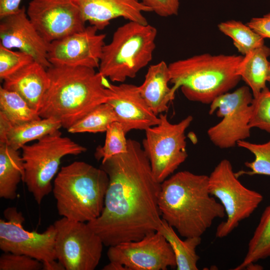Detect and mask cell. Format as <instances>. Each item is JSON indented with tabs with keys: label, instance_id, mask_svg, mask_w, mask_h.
<instances>
[{
	"label": "cell",
	"instance_id": "1",
	"mask_svg": "<svg viewBox=\"0 0 270 270\" xmlns=\"http://www.w3.org/2000/svg\"><path fill=\"white\" fill-rule=\"evenodd\" d=\"M108 186L100 216L88 222L104 246L138 240L156 232L162 218L161 183L155 178L142 145L128 139L126 152L102 162Z\"/></svg>",
	"mask_w": 270,
	"mask_h": 270
},
{
	"label": "cell",
	"instance_id": "27",
	"mask_svg": "<svg viewBox=\"0 0 270 270\" xmlns=\"http://www.w3.org/2000/svg\"><path fill=\"white\" fill-rule=\"evenodd\" d=\"M218 27L220 31L232 40L234 46L244 56L264 44V38L240 21L222 22Z\"/></svg>",
	"mask_w": 270,
	"mask_h": 270
},
{
	"label": "cell",
	"instance_id": "36",
	"mask_svg": "<svg viewBox=\"0 0 270 270\" xmlns=\"http://www.w3.org/2000/svg\"><path fill=\"white\" fill-rule=\"evenodd\" d=\"M22 0H0V19L14 14L20 10Z\"/></svg>",
	"mask_w": 270,
	"mask_h": 270
},
{
	"label": "cell",
	"instance_id": "29",
	"mask_svg": "<svg viewBox=\"0 0 270 270\" xmlns=\"http://www.w3.org/2000/svg\"><path fill=\"white\" fill-rule=\"evenodd\" d=\"M237 145L249 150L254 156L253 161L244 164L250 169V170H240L235 172L238 178L243 174L250 176L258 174L270 176V140L262 144H254L242 140L239 141Z\"/></svg>",
	"mask_w": 270,
	"mask_h": 270
},
{
	"label": "cell",
	"instance_id": "22",
	"mask_svg": "<svg viewBox=\"0 0 270 270\" xmlns=\"http://www.w3.org/2000/svg\"><path fill=\"white\" fill-rule=\"evenodd\" d=\"M269 56L270 48L264 44L244 56L240 64L239 74L250 88L254 98L266 88Z\"/></svg>",
	"mask_w": 270,
	"mask_h": 270
},
{
	"label": "cell",
	"instance_id": "20",
	"mask_svg": "<svg viewBox=\"0 0 270 270\" xmlns=\"http://www.w3.org/2000/svg\"><path fill=\"white\" fill-rule=\"evenodd\" d=\"M62 127L60 122L54 118L12 124L0 113V144L19 150L27 143L38 140Z\"/></svg>",
	"mask_w": 270,
	"mask_h": 270
},
{
	"label": "cell",
	"instance_id": "14",
	"mask_svg": "<svg viewBox=\"0 0 270 270\" xmlns=\"http://www.w3.org/2000/svg\"><path fill=\"white\" fill-rule=\"evenodd\" d=\"M27 15L49 43L86 28L76 0H32Z\"/></svg>",
	"mask_w": 270,
	"mask_h": 270
},
{
	"label": "cell",
	"instance_id": "38",
	"mask_svg": "<svg viewBox=\"0 0 270 270\" xmlns=\"http://www.w3.org/2000/svg\"><path fill=\"white\" fill-rule=\"evenodd\" d=\"M103 270H126L124 266L114 262H110L102 268Z\"/></svg>",
	"mask_w": 270,
	"mask_h": 270
},
{
	"label": "cell",
	"instance_id": "21",
	"mask_svg": "<svg viewBox=\"0 0 270 270\" xmlns=\"http://www.w3.org/2000/svg\"><path fill=\"white\" fill-rule=\"evenodd\" d=\"M170 81L168 65L162 60L148 67L143 83L138 86L142 96L156 116L167 112L174 98L168 86Z\"/></svg>",
	"mask_w": 270,
	"mask_h": 270
},
{
	"label": "cell",
	"instance_id": "28",
	"mask_svg": "<svg viewBox=\"0 0 270 270\" xmlns=\"http://www.w3.org/2000/svg\"><path fill=\"white\" fill-rule=\"evenodd\" d=\"M114 122L117 119L114 110L110 105L105 102L94 108L67 130L71 134L106 132Z\"/></svg>",
	"mask_w": 270,
	"mask_h": 270
},
{
	"label": "cell",
	"instance_id": "9",
	"mask_svg": "<svg viewBox=\"0 0 270 270\" xmlns=\"http://www.w3.org/2000/svg\"><path fill=\"white\" fill-rule=\"evenodd\" d=\"M160 122L145 130L142 148L148 157L156 180L163 182L188 157L185 132L193 118L188 116L172 124L166 114L158 115Z\"/></svg>",
	"mask_w": 270,
	"mask_h": 270
},
{
	"label": "cell",
	"instance_id": "15",
	"mask_svg": "<svg viewBox=\"0 0 270 270\" xmlns=\"http://www.w3.org/2000/svg\"><path fill=\"white\" fill-rule=\"evenodd\" d=\"M93 26L51 42L48 60L52 66L98 68L106 35Z\"/></svg>",
	"mask_w": 270,
	"mask_h": 270
},
{
	"label": "cell",
	"instance_id": "11",
	"mask_svg": "<svg viewBox=\"0 0 270 270\" xmlns=\"http://www.w3.org/2000/svg\"><path fill=\"white\" fill-rule=\"evenodd\" d=\"M56 260L66 270H94L99 264L104 243L87 222L64 217L56 220Z\"/></svg>",
	"mask_w": 270,
	"mask_h": 270
},
{
	"label": "cell",
	"instance_id": "30",
	"mask_svg": "<svg viewBox=\"0 0 270 270\" xmlns=\"http://www.w3.org/2000/svg\"><path fill=\"white\" fill-rule=\"evenodd\" d=\"M104 144L96 149L94 157L102 162L118 154L126 152L128 148V139L122 125L118 122L112 123L106 132Z\"/></svg>",
	"mask_w": 270,
	"mask_h": 270
},
{
	"label": "cell",
	"instance_id": "2",
	"mask_svg": "<svg viewBox=\"0 0 270 270\" xmlns=\"http://www.w3.org/2000/svg\"><path fill=\"white\" fill-rule=\"evenodd\" d=\"M158 206L162 218L184 238L201 236L226 212L210 193L208 176L188 170L161 183Z\"/></svg>",
	"mask_w": 270,
	"mask_h": 270
},
{
	"label": "cell",
	"instance_id": "34",
	"mask_svg": "<svg viewBox=\"0 0 270 270\" xmlns=\"http://www.w3.org/2000/svg\"><path fill=\"white\" fill-rule=\"evenodd\" d=\"M142 3L148 7L152 12L162 17L177 15L180 7V0H142Z\"/></svg>",
	"mask_w": 270,
	"mask_h": 270
},
{
	"label": "cell",
	"instance_id": "35",
	"mask_svg": "<svg viewBox=\"0 0 270 270\" xmlns=\"http://www.w3.org/2000/svg\"><path fill=\"white\" fill-rule=\"evenodd\" d=\"M263 38L270 39V12L260 18H253L246 24Z\"/></svg>",
	"mask_w": 270,
	"mask_h": 270
},
{
	"label": "cell",
	"instance_id": "23",
	"mask_svg": "<svg viewBox=\"0 0 270 270\" xmlns=\"http://www.w3.org/2000/svg\"><path fill=\"white\" fill-rule=\"evenodd\" d=\"M24 177V162L18 150L0 144V197L14 200L18 185Z\"/></svg>",
	"mask_w": 270,
	"mask_h": 270
},
{
	"label": "cell",
	"instance_id": "7",
	"mask_svg": "<svg viewBox=\"0 0 270 270\" xmlns=\"http://www.w3.org/2000/svg\"><path fill=\"white\" fill-rule=\"evenodd\" d=\"M22 150L24 168L23 182L38 204L52 190V180L62 158L77 156L87 150L70 138L62 136L59 130L33 144L24 146Z\"/></svg>",
	"mask_w": 270,
	"mask_h": 270
},
{
	"label": "cell",
	"instance_id": "26",
	"mask_svg": "<svg viewBox=\"0 0 270 270\" xmlns=\"http://www.w3.org/2000/svg\"><path fill=\"white\" fill-rule=\"evenodd\" d=\"M0 113L12 124H20L42 118L38 111L17 92L0 87Z\"/></svg>",
	"mask_w": 270,
	"mask_h": 270
},
{
	"label": "cell",
	"instance_id": "33",
	"mask_svg": "<svg viewBox=\"0 0 270 270\" xmlns=\"http://www.w3.org/2000/svg\"><path fill=\"white\" fill-rule=\"evenodd\" d=\"M42 270V262L24 254L4 252L0 257V270Z\"/></svg>",
	"mask_w": 270,
	"mask_h": 270
},
{
	"label": "cell",
	"instance_id": "19",
	"mask_svg": "<svg viewBox=\"0 0 270 270\" xmlns=\"http://www.w3.org/2000/svg\"><path fill=\"white\" fill-rule=\"evenodd\" d=\"M3 82L2 88L18 94L38 112L49 86L50 78L47 69L34 61Z\"/></svg>",
	"mask_w": 270,
	"mask_h": 270
},
{
	"label": "cell",
	"instance_id": "39",
	"mask_svg": "<svg viewBox=\"0 0 270 270\" xmlns=\"http://www.w3.org/2000/svg\"><path fill=\"white\" fill-rule=\"evenodd\" d=\"M268 82H269L270 84V65L268 74Z\"/></svg>",
	"mask_w": 270,
	"mask_h": 270
},
{
	"label": "cell",
	"instance_id": "5",
	"mask_svg": "<svg viewBox=\"0 0 270 270\" xmlns=\"http://www.w3.org/2000/svg\"><path fill=\"white\" fill-rule=\"evenodd\" d=\"M109 178L100 167L82 161L63 166L52 192L58 214L70 220L89 222L101 214Z\"/></svg>",
	"mask_w": 270,
	"mask_h": 270
},
{
	"label": "cell",
	"instance_id": "37",
	"mask_svg": "<svg viewBox=\"0 0 270 270\" xmlns=\"http://www.w3.org/2000/svg\"><path fill=\"white\" fill-rule=\"evenodd\" d=\"M43 270H64V266L58 260H56L42 262Z\"/></svg>",
	"mask_w": 270,
	"mask_h": 270
},
{
	"label": "cell",
	"instance_id": "17",
	"mask_svg": "<svg viewBox=\"0 0 270 270\" xmlns=\"http://www.w3.org/2000/svg\"><path fill=\"white\" fill-rule=\"evenodd\" d=\"M106 86L110 92L106 102L112 106L117 122L126 134L133 130H145L160 122L158 116L142 96L138 86L123 82L118 85L107 82Z\"/></svg>",
	"mask_w": 270,
	"mask_h": 270
},
{
	"label": "cell",
	"instance_id": "32",
	"mask_svg": "<svg viewBox=\"0 0 270 270\" xmlns=\"http://www.w3.org/2000/svg\"><path fill=\"white\" fill-rule=\"evenodd\" d=\"M34 61L30 55L0 46V78L4 80Z\"/></svg>",
	"mask_w": 270,
	"mask_h": 270
},
{
	"label": "cell",
	"instance_id": "24",
	"mask_svg": "<svg viewBox=\"0 0 270 270\" xmlns=\"http://www.w3.org/2000/svg\"><path fill=\"white\" fill-rule=\"evenodd\" d=\"M157 231L169 243L175 256L177 270H198L197 263L200 257L196 252V248L201 242V237H188L182 240L174 228L162 218Z\"/></svg>",
	"mask_w": 270,
	"mask_h": 270
},
{
	"label": "cell",
	"instance_id": "12",
	"mask_svg": "<svg viewBox=\"0 0 270 270\" xmlns=\"http://www.w3.org/2000/svg\"><path fill=\"white\" fill-rule=\"evenodd\" d=\"M6 220H0V249L4 252L24 254L41 262L56 260V229L50 226L41 233L28 231L23 226L24 218L16 207L4 212Z\"/></svg>",
	"mask_w": 270,
	"mask_h": 270
},
{
	"label": "cell",
	"instance_id": "3",
	"mask_svg": "<svg viewBox=\"0 0 270 270\" xmlns=\"http://www.w3.org/2000/svg\"><path fill=\"white\" fill-rule=\"evenodd\" d=\"M47 71L50 84L38 112L42 118L58 120L64 128L110 96L105 78L94 68L52 65Z\"/></svg>",
	"mask_w": 270,
	"mask_h": 270
},
{
	"label": "cell",
	"instance_id": "18",
	"mask_svg": "<svg viewBox=\"0 0 270 270\" xmlns=\"http://www.w3.org/2000/svg\"><path fill=\"white\" fill-rule=\"evenodd\" d=\"M84 21L102 30L110 21L122 18L128 21L148 24L143 12H152L139 0H76Z\"/></svg>",
	"mask_w": 270,
	"mask_h": 270
},
{
	"label": "cell",
	"instance_id": "4",
	"mask_svg": "<svg viewBox=\"0 0 270 270\" xmlns=\"http://www.w3.org/2000/svg\"><path fill=\"white\" fill-rule=\"evenodd\" d=\"M244 56L197 54L170 63L172 91L180 88L188 100L210 104L234 88L241 79L239 66Z\"/></svg>",
	"mask_w": 270,
	"mask_h": 270
},
{
	"label": "cell",
	"instance_id": "25",
	"mask_svg": "<svg viewBox=\"0 0 270 270\" xmlns=\"http://www.w3.org/2000/svg\"><path fill=\"white\" fill-rule=\"evenodd\" d=\"M270 257V204L264 210L250 238L246 254L234 270H242L258 261Z\"/></svg>",
	"mask_w": 270,
	"mask_h": 270
},
{
	"label": "cell",
	"instance_id": "10",
	"mask_svg": "<svg viewBox=\"0 0 270 270\" xmlns=\"http://www.w3.org/2000/svg\"><path fill=\"white\" fill-rule=\"evenodd\" d=\"M253 98L250 88L244 86L218 96L210 104L209 114L216 112L218 116L222 118L207 132L214 145L228 148L250 137Z\"/></svg>",
	"mask_w": 270,
	"mask_h": 270
},
{
	"label": "cell",
	"instance_id": "8",
	"mask_svg": "<svg viewBox=\"0 0 270 270\" xmlns=\"http://www.w3.org/2000/svg\"><path fill=\"white\" fill-rule=\"evenodd\" d=\"M238 178L226 159L220 161L208 176L210 193L220 201L226 215V220L217 227L216 238L228 235L254 212L263 200L262 194L244 186Z\"/></svg>",
	"mask_w": 270,
	"mask_h": 270
},
{
	"label": "cell",
	"instance_id": "16",
	"mask_svg": "<svg viewBox=\"0 0 270 270\" xmlns=\"http://www.w3.org/2000/svg\"><path fill=\"white\" fill-rule=\"evenodd\" d=\"M50 44L34 27L24 6L0 19V46L30 55L46 69L52 66L48 60Z\"/></svg>",
	"mask_w": 270,
	"mask_h": 270
},
{
	"label": "cell",
	"instance_id": "13",
	"mask_svg": "<svg viewBox=\"0 0 270 270\" xmlns=\"http://www.w3.org/2000/svg\"><path fill=\"white\" fill-rule=\"evenodd\" d=\"M107 255L110 262L120 263L126 270H166L176 267L174 252L158 231L140 240L110 246Z\"/></svg>",
	"mask_w": 270,
	"mask_h": 270
},
{
	"label": "cell",
	"instance_id": "6",
	"mask_svg": "<svg viewBox=\"0 0 270 270\" xmlns=\"http://www.w3.org/2000/svg\"><path fill=\"white\" fill-rule=\"evenodd\" d=\"M156 35L148 24L128 21L119 26L103 48L98 72L113 82L134 78L152 60Z\"/></svg>",
	"mask_w": 270,
	"mask_h": 270
},
{
	"label": "cell",
	"instance_id": "31",
	"mask_svg": "<svg viewBox=\"0 0 270 270\" xmlns=\"http://www.w3.org/2000/svg\"><path fill=\"white\" fill-rule=\"evenodd\" d=\"M252 106L250 128L270 133V90L267 87L253 98Z\"/></svg>",
	"mask_w": 270,
	"mask_h": 270
},
{
	"label": "cell",
	"instance_id": "40",
	"mask_svg": "<svg viewBox=\"0 0 270 270\" xmlns=\"http://www.w3.org/2000/svg\"></svg>",
	"mask_w": 270,
	"mask_h": 270
}]
</instances>
